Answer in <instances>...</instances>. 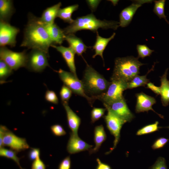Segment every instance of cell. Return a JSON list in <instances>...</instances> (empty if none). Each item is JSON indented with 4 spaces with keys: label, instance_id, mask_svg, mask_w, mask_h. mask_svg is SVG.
Here are the masks:
<instances>
[{
    "label": "cell",
    "instance_id": "6da1fadb",
    "mask_svg": "<svg viewBox=\"0 0 169 169\" xmlns=\"http://www.w3.org/2000/svg\"><path fill=\"white\" fill-rule=\"evenodd\" d=\"M52 44L45 24L40 18L29 16L20 46L40 50L49 55V48Z\"/></svg>",
    "mask_w": 169,
    "mask_h": 169
},
{
    "label": "cell",
    "instance_id": "7a4b0ae2",
    "mask_svg": "<svg viewBox=\"0 0 169 169\" xmlns=\"http://www.w3.org/2000/svg\"><path fill=\"white\" fill-rule=\"evenodd\" d=\"M119 27V22L114 21L101 20L97 19L91 13L78 17L70 25L63 29L65 35L74 34L83 30L97 32L99 28H111L116 30Z\"/></svg>",
    "mask_w": 169,
    "mask_h": 169
},
{
    "label": "cell",
    "instance_id": "3957f363",
    "mask_svg": "<svg viewBox=\"0 0 169 169\" xmlns=\"http://www.w3.org/2000/svg\"><path fill=\"white\" fill-rule=\"evenodd\" d=\"M145 64L133 56L118 57L115 61V66L110 79L129 82L139 73L140 67Z\"/></svg>",
    "mask_w": 169,
    "mask_h": 169
},
{
    "label": "cell",
    "instance_id": "277c9868",
    "mask_svg": "<svg viewBox=\"0 0 169 169\" xmlns=\"http://www.w3.org/2000/svg\"><path fill=\"white\" fill-rule=\"evenodd\" d=\"M82 81L86 94H89L95 100L96 97L106 91L110 84V82L88 64Z\"/></svg>",
    "mask_w": 169,
    "mask_h": 169
},
{
    "label": "cell",
    "instance_id": "5b68a950",
    "mask_svg": "<svg viewBox=\"0 0 169 169\" xmlns=\"http://www.w3.org/2000/svg\"><path fill=\"white\" fill-rule=\"evenodd\" d=\"M59 76L64 84L68 87L73 93L85 98L91 105L95 99L85 93L82 81L77 76L71 72L60 69L58 71Z\"/></svg>",
    "mask_w": 169,
    "mask_h": 169
},
{
    "label": "cell",
    "instance_id": "8992f818",
    "mask_svg": "<svg viewBox=\"0 0 169 169\" xmlns=\"http://www.w3.org/2000/svg\"><path fill=\"white\" fill-rule=\"evenodd\" d=\"M106 91L97 96L95 99L101 101L103 105H107L124 98L123 93L127 89V83L119 80L110 79Z\"/></svg>",
    "mask_w": 169,
    "mask_h": 169
},
{
    "label": "cell",
    "instance_id": "52a82bcc",
    "mask_svg": "<svg viewBox=\"0 0 169 169\" xmlns=\"http://www.w3.org/2000/svg\"><path fill=\"white\" fill-rule=\"evenodd\" d=\"M28 55L25 50L17 52L9 49L5 46L0 48V59L6 62L13 70H16L21 67H26Z\"/></svg>",
    "mask_w": 169,
    "mask_h": 169
},
{
    "label": "cell",
    "instance_id": "ba28073f",
    "mask_svg": "<svg viewBox=\"0 0 169 169\" xmlns=\"http://www.w3.org/2000/svg\"><path fill=\"white\" fill-rule=\"evenodd\" d=\"M108 112L104 117L107 128L111 134L114 136L115 139L114 145L106 154L111 153L116 147L120 137V131L123 125L127 122L119 117L111 110L106 109Z\"/></svg>",
    "mask_w": 169,
    "mask_h": 169
},
{
    "label": "cell",
    "instance_id": "9c48e42d",
    "mask_svg": "<svg viewBox=\"0 0 169 169\" xmlns=\"http://www.w3.org/2000/svg\"><path fill=\"white\" fill-rule=\"evenodd\" d=\"M49 57V55L41 50L32 49L28 54L26 67L34 72H41L47 66H49L48 60Z\"/></svg>",
    "mask_w": 169,
    "mask_h": 169
},
{
    "label": "cell",
    "instance_id": "30bf717a",
    "mask_svg": "<svg viewBox=\"0 0 169 169\" xmlns=\"http://www.w3.org/2000/svg\"><path fill=\"white\" fill-rule=\"evenodd\" d=\"M19 29L11 25L8 22H0V46L1 47L9 45L15 46L16 38Z\"/></svg>",
    "mask_w": 169,
    "mask_h": 169
},
{
    "label": "cell",
    "instance_id": "8fae6325",
    "mask_svg": "<svg viewBox=\"0 0 169 169\" xmlns=\"http://www.w3.org/2000/svg\"><path fill=\"white\" fill-rule=\"evenodd\" d=\"M106 109L126 122H131L134 116L129 109L124 98L107 105H104Z\"/></svg>",
    "mask_w": 169,
    "mask_h": 169
},
{
    "label": "cell",
    "instance_id": "7c38bea8",
    "mask_svg": "<svg viewBox=\"0 0 169 169\" xmlns=\"http://www.w3.org/2000/svg\"><path fill=\"white\" fill-rule=\"evenodd\" d=\"M3 145L9 147L11 149L17 152L29 147L25 138L17 136L9 130L3 136Z\"/></svg>",
    "mask_w": 169,
    "mask_h": 169
},
{
    "label": "cell",
    "instance_id": "4fadbf2b",
    "mask_svg": "<svg viewBox=\"0 0 169 169\" xmlns=\"http://www.w3.org/2000/svg\"><path fill=\"white\" fill-rule=\"evenodd\" d=\"M150 0H138L124 9L120 12L119 17V26L125 27L131 22L138 9L145 3H150Z\"/></svg>",
    "mask_w": 169,
    "mask_h": 169
},
{
    "label": "cell",
    "instance_id": "5bb4252c",
    "mask_svg": "<svg viewBox=\"0 0 169 169\" xmlns=\"http://www.w3.org/2000/svg\"><path fill=\"white\" fill-rule=\"evenodd\" d=\"M136 96L137 99L135 109L136 113L148 112L149 110H151L157 114L160 117L163 118L162 115L156 112L152 108V105L155 104L156 102L154 97L142 92L136 94Z\"/></svg>",
    "mask_w": 169,
    "mask_h": 169
},
{
    "label": "cell",
    "instance_id": "9a60e30c",
    "mask_svg": "<svg viewBox=\"0 0 169 169\" xmlns=\"http://www.w3.org/2000/svg\"><path fill=\"white\" fill-rule=\"evenodd\" d=\"M93 146L82 140L78 135L74 134L71 132L67 143V149L69 153L74 154L89 150Z\"/></svg>",
    "mask_w": 169,
    "mask_h": 169
},
{
    "label": "cell",
    "instance_id": "2e32d148",
    "mask_svg": "<svg viewBox=\"0 0 169 169\" xmlns=\"http://www.w3.org/2000/svg\"><path fill=\"white\" fill-rule=\"evenodd\" d=\"M51 46L55 48L61 54L70 72L77 76L74 60L75 53L74 51L69 47L57 46L54 44H52Z\"/></svg>",
    "mask_w": 169,
    "mask_h": 169
},
{
    "label": "cell",
    "instance_id": "e0dca14e",
    "mask_svg": "<svg viewBox=\"0 0 169 169\" xmlns=\"http://www.w3.org/2000/svg\"><path fill=\"white\" fill-rule=\"evenodd\" d=\"M45 25L52 44L61 45L65 40L66 35L63 30L55 23L50 24H45Z\"/></svg>",
    "mask_w": 169,
    "mask_h": 169
},
{
    "label": "cell",
    "instance_id": "ac0fdd59",
    "mask_svg": "<svg viewBox=\"0 0 169 169\" xmlns=\"http://www.w3.org/2000/svg\"><path fill=\"white\" fill-rule=\"evenodd\" d=\"M66 111L68 124L72 133L78 135V131L81 123L79 117L71 109L68 103H62Z\"/></svg>",
    "mask_w": 169,
    "mask_h": 169
},
{
    "label": "cell",
    "instance_id": "d6986e66",
    "mask_svg": "<svg viewBox=\"0 0 169 169\" xmlns=\"http://www.w3.org/2000/svg\"><path fill=\"white\" fill-rule=\"evenodd\" d=\"M65 40L67 41L70 47L78 56H82L88 48L82 40L74 34L65 35Z\"/></svg>",
    "mask_w": 169,
    "mask_h": 169
},
{
    "label": "cell",
    "instance_id": "ffe728a7",
    "mask_svg": "<svg viewBox=\"0 0 169 169\" xmlns=\"http://www.w3.org/2000/svg\"><path fill=\"white\" fill-rule=\"evenodd\" d=\"M96 33L95 42L92 47L93 49L95 50V54L92 57L95 58L97 55H100L104 60L103 53L110 41L114 38L115 33H113L109 38H104L100 36L99 34L98 31L96 32Z\"/></svg>",
    "mask_w": 169,
    "mask_h": 169
},
{
    "label": "cell",
    "instance_id": "44dd1931",
    "mask_svg": "<svg viewBox=\"0 0 169 169\" xmlns=\"http://www.w3.org/2000/svg\"><path fill=\"white\" fill-rule=\"evenodd\" d=\"M61 5V3L59 2L47 8L43 13L40 18L41 20L46 24H50L54 23V19L57 17L58 12Z\"/></svg>",
    "mask_w": 169,
    "mask_h": 169
},
{
    "label": "cell",
    "instance_id": "7402d4cb",
    "mask_svg": "<svg viewBox=\"0 0 169 169\" xmlns=\"http://www.w3.org/2000/svg\"><path fill=\"white\" fill-rule=\"evenodd\" d=\"M13 1L10 0H0V21L8 22L14 12Z\"/></svg>",
    "mask_w": 169,
    "mask_h": 169
},
{
    "label": "cell",
    "instance_id": "603a6c76",
    "mask_svg": "<svg viewBox=\"0 0 169 169\" xmlns=\"http://www.w3.org/2000/svg\"><path fill=\"white\" fill-rule=\"evenodd\" d=\"M106 135L102 125L96 126L94 130V141L95 146L89 150L90 154L98 151L102 143L105 140Z\"/></svg>",
    "mask_w": 169,
    "mask_h": 169
},
{
    "label": "cell",
    "instance_id": "cb8c5ba5",
    "mask_svg": "<svg viewBox=\"0 0 169 169\" xmlns=\"http://www.w3.org/2000/svg\"><path fill=\"white\" fill-rule=\"evenodd\" d=\"M168 70V69H166L160 79V95L162 104L164 106H167L169 103V80L167 78Z\"/></svg>",
    "mask_w": 169,
    "mask_h": 169
},
{
    "label": "cell",
    "instance_id": "d4e9b609",
    "mask_svg": "<svg viewBox=\"0 0 169 169\" xmlns=\"http://www.w3.org/2000/svg\"><path fill=\"white\" fill-rule=\"evenodd\" d=\"M79 6L78 4H76L60 8L58 12L57 17L70 24L74 21L72 18V13L77 10Z\"/></svg>",
    "mask_w": 169,
    "mask_h": 169
},
{
    "label": "cell",
    "instance_id": "484cf974",
    "mask_svg": "<svg viewBox=\"0 0 169 169\" xmlns=\"http://www.w3.org/2000/svg\"><path fill=\"white\" fill-rule=\"evenodd\" d=\"M147 74L144 75H137L134 77L127 83V89H132L137 87L145 86L149 82V80L146 78Z\"/></svg>",
    "mask_w": 169,
    "mask_h": 169
},
{
    "label": "cell",
    "instance_id": "4316f807",
    "mask_svg": "<svg viewBox=\"0 0 169 169\" xmlns=\"http://www.w3.org/2000/svg\"><path fill=\"white\" fill-rule=\"evenodd\" d=\"M17 152L11 149H8L2 147L0 149V156L7 158L12 159L17 165L20 169H24L21 166L20 163V158L17 156Z\"/></svg>",
    "mask_w": 169,
    "mask_h": 169
},
{
    "label": "cell",
    "instance_id": "83f0119b",
    "mask_svg": "<svg viewBox=\"0 0 169 169\" xmlns=\"http://www.w3.org/2000/svg\"><path fill=\"white\" fill-rule=\"evenodd\" d=\"M166 1L165 0H155L153 11L160 18H163L166 22L169 24V22L167 20L164 13V7Z\"/></svg>",
    "mask_w": 169,
    "mask_h": 169
},
{
    "label": "cell",
    "instance_id": "f1b7e54d",
    "mask_svg": "<svg viewBox=\"0 0 169 169\" xmlns=\"http://www.w3.org/2000/svg\"><path fill=\"white\" fill-rule=\"evenodd\" d=\"M12 69L4 61L0 60V79L1 84L3 83L5 80L12 74Z\"/></svg>",
    "mask_w": 169,
    "mask_h": 169
},
{
    "label": "cell",
    "instance_id": "f546056e",
    "mask_svg": "<svg viewBox=\"0 0 169 169\" xmlns=\"http://www.w3.org/2000/svg\"><path fill=\"white\" fill-rule=\"evenodd\" d=\"M158 122L156 121L153 124L146 125L139 129L137 131L136 135L140 136L151 133L157 131L160 128L158 126Z\"/></svg>",
    "mask_w": 169,
    "mask_h": 169
},
{
    "label": "cell",
    "instance_id": "4dcf8cb0",
    "mask_svg": "<svg viewBox=\"0 0 169 169\" xmlns=\"http://www.w3.org/2000/svg\"><path fill=\"white\" fill-rule=\"evenodd\" d=\"M136 49L138 54V58H140L143 59L146 57L150 56L154 51L145 44H138Z\"/></svg>",
    "mask_w": 169,
    "mask_h": 169
},
{
    "label": "cell",
    "instance_id": "1f68e13d",
    "mask_svg": "<svg viewBox=\"0 0 169 169\" xmlns=\"http://www.w3.org/2000/svg\"><path fill=\"white\" fill-rule=\"evenodd\" d=\"M72 91L67 86L64 84L61 87L59 94L62 103H68L71 97Z\"/></svg>",
    "mask_w": 169,
    "mask_h": 169
},
{
    "label": "cell",
    "instance_id": "d6a6232c",
    "mask_svg": "<svg viewBox=\"0 0 169 169\" xmlns=\"http://www.w3.org/2000/svg\"><path fill=\"white\" fill-rule=\"evenodd\" d=\"M106 110V108L94 107L91 111L92 123H94L101 118L104 115Z\"/></svg>",
    "mask_w": 169,
    "mask_h": 169
},
{
    "label": "cell",
    "instance_id": "836d02e7",
    "mask_svg": "<svg viewBox=\"0 0 169 169\" xmlns=\"http://www.w3.org/2000/svg\"><path fill=\"white\" fill-rule=\"evenodd\" d=\"M45 98L48 102L57 104L59 100L58 97L55 93L53 91L47 90L45 93Z\"/></svg>",
    "mask_w": 169,
    "mask_h": 169
},
{
    "label": "cell",
    "instance_id": "e575fe53",
    "mask_svg": "<svg viewBox=\"0 0 169 169\" xmlns=\"http://www.w3.org/2000/svg\"><path fill=\"white\" fill-rule=\"evenodd\" d=\"M50 129L52 133L58 136L65 135L66 132L62 125L59 124H55L52 125Z\"/></svg>",
    "mask_w": 169,
    "mask_h": 169
},
{
    "label": "cell",
    "instance_id": "d590c367",
    "mask_svg": "<svg viewBox=\"0 0 169 169\" xmlns=\"http://www.w3.org/2000/svg\"><path fill=\"white\" fill-rule=\"evenodd\" d=\"M150 169H167L165 159L159 157Z\"/></svg>",
    "mask_w": 169,
    "mask_h": 169
},
{
    "label": "cell",
    "instance_id": "8d00e7d4",
    "mask_svg": "<svg viewBox=\"0 0 169 169\" xmlns=\"http://www.w3.org/2000/svg\"><path fill=\"white\" fill-rule=\"evenodd\" d=\"M168 141V139L163 137L159 138L154 142L152 146V148L153 150H155L162 148Z\"/></svg>",
    "mask_w": 169,
    "mask_h": 169
},
{
    "label": "cell",
    "instance_id": "74e56055",
    "mask_svg": "<svg viewBox=\"0 0 169 169\" xmlns=\"http://www.w3.org/2000/svg\"><path fill=\"white\" fill-rule=\"evenodd\" d=\"M40 151L39 148H31L28 154L29 159L34 161L40 158Z\"/></svg>",
    "mask_w": 169,
    "mask_h": 169
},
{
    "label": "cell",
    "instance_id": "f35d334b",
    "mask_svg": "<svg viewBox=\"0 0 169 169\" xmlns=\"http://www.w3.org/2000/svg\"><path fill=\"white\" fill-rule=\"evenodd\" d=\"M71 159L69 156L66 157L59 164L58 169H70Z\"/></svg>",
    "mask_w": 169,
    "mask_h": 169
},
{
    "label": "cell",
    "instance_id": "ab89813d",
    "mask_svg": "<svg viewBox=\"0 0 169 169\" xmlns=\"http://www.w3.org/2000/svg\"><path fill=\"white\" fill-rule=\"evenodd\" d=\"M31 169H46V166L43 161L39 158L33 161Z\"/></svg>",
    "mask_w": 169,
    "mask_h": 169
},
{
    "label": "cell",
    "instance_id": "60d3db41",
    "mask_svg": "<svg viewBox=\"0 0 169 169\" xmlns=\"http://www.w3.org/2000/svg\"><path fill=\"white\" fill-rule=\"evenodd\" d=\"M8 129L5 126L1 125L0 126V148L3 147V139L5 134Z\"/></svg>",
    "mask_w": 169,
    "mask_h": 169
},
{
    "label": "cell",
    "instance_id": "b9f144b4",
    "mask_svg": "<svg viewBox=\"0 0 169 169\" xmlns=\"http://www.w3.org/2000/svg\"><path fill=\"white\" fill-rule=\"evenodd\" d=\"M147 88L151 90L154 93L157 95L160 94V87L156 86L154 84L150 82L147 84Z\"/></svg>",
    "mask_w": 169,
    "mask_h": 169
},
{
    "label": "cell",
    "instance_id": "7bdbcfd3",
    "mask_svg": "<svg viewBox=\"0 0 169 169\" xmlns=\"http://www.w3.org/2000/svg\"><path fill=\"white\" fill-rule=\"evenodd\" d=\"M96 161L97 165L96 169H112L109 165L101 162L99 158L96 159Z\"/></svg>",
    "mask_w": 169,
    "mask_h": 169
},
{
    "label": "cell",
    "instance_id": "ee69618b",
    "mask_svg": "<svg viewBox=\"0 0 169 169\" xmlns=\"http://www.w3.org/2000/svg\"><path fill=\"white\" fill-rule=\"evenodd\" d=\"M100 0H87L86 2L92 11H94L97 8Z\"/></svg>",
    "mask_w": 169,
    "mask_h": 169
},
{
    "label": "cell",
    "instance_id": "f6af8a7d",
    "mask_svg": "<svg viewBox=\"0 0 169 169\" xmlns=\"http://www.w3.org/2000/svg\"><path fill=\"white\" fill-rule=\"evenodd\" d=\"M168 128H169V126L167 127Z\"/></svg>",
    "mask_w": 169,
    "mask_h": 169
}]
</instances>
